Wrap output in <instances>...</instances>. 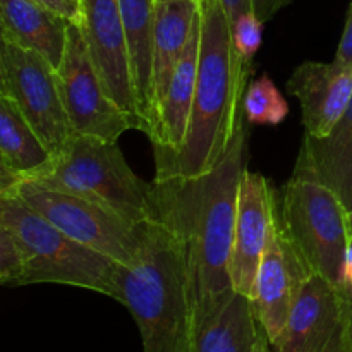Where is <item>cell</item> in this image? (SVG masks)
Segmentation results:
<instances>
[{"label": "cell", "mask_w": 352, "mask_h": 352, "mask_svg": "<svg viewBox=\"0 0 352 352\" xmlns=\"http://www.w3.org/2000/svg\"><path fill=\"white\" fill-rule=\"evenodd\" d=\"M248 124L243 112L229 150L210 172L155 181L160 220L184 248L198 333L236 294L232 250L239 184L248 168Z\"/></svg>", "instance_id": "6da1fadb"}, {"label": "cell", "mask_w": 352, "mask_h": 352, "mask_svg": "<svg viewBox=\"0 0 352 352\" xmlns=\"http://www.w3.org/2000/svg\"><path fill=\"white\" fill-rule=\"evenodd\" d=\"M250 65L236 50L220 0H199V62L192 112L181 150L158 165L155 181L195 179L229 150L243 116Z\"/></svg>", "instance_id": "7a4b0ae2"}, {"label": "cell", "mask_w": 352, "mask_h": 352, "mask_svg": "<svg viewBox=\"0 0 352 352\" xmlns=\"http://www.w3.org/2000/svg\"><path fill=\"white\" fill-rule=\"evenodd\" d=\"M117 299L133 315L143 352H195L196 320L184 248L164 222L141 223L131 265H117Z\"/></svg>", "instance_id": "3957f363"}, {"label": "cell", "mask_w": 352, "mask_h": 352, "mask_svg": "<svg viewBox=\"0 0 352 352\" xmlns=\"http://www.w3.org/2000/svg\"><path fill=\"white\" fill-rule=\"evenodd\" d=\"M38 182L105 206L131 223L160 220L155 182L138 177L119 144L74 134Z\"/></svg>", "instance_id": "277c9868"}, {"label": "cell", "mask_w": 352, "mask_h": 352, "mask_svg": "<svg viewBox=\"0 0 352 352\" xmlns=\"http://www.w3.org/2000/svg\"><path fill=\"white\" fill-rule=\"evenodd\" d=\"M0 227L9 230L24 258L21 285L60 284L117 299V261L65 236L14 195H0Z\"/></svg>", "instance_id": "5b68a950"}, {"label": "cell", "mask_w": 352, "mask_h": 352, "mask_svg": "<svg viewBox=\"0 0 352 352\" xmlns=\"http://www.w3.org/2000/svg\"><path fill=\"white\" fill-rule=\"evenodd\" d=\"M278 215L309 270L342 284L352 236L351 213L339 196L318 179L294 172L282 189Z\"/></svg>", "instance_id": "8992f818"}, {"label": "cell", "mask_w": 352, "mask_h": 352, "mask_svg": "<svg viewBox=\"0 0 352 352\" xmlns=\"http://www.w3.org/2000/svg\"><path fill=\"white\" fill-rule=\"evenodd\" d=\"M3 195L17 196L65 236L117 263L131 265L140 251L141 223L127 222L98 203L31 181Z\"/></svg>", "instance_id": "52a82bcc"}, {"label": "cell", "mask_w": 352, "mask_h": 352, "mask_svg": "<svg viewBox=\"0 0 352 352\" xmlns=\"http://www.w3.org/2000/svg\"><path fill=\"white\" fill-rule=\"evenodd\" d=\"M0 95L17 107L54 155L74 136L62 102L57 69L36 52L2 40Z\"/></svg>", "instance_id": "ba28073f"}, {"label": "cell", "mask_w": 352, "mask_h": 352, "mask_svg": "<svg viewBox=\"0 0 352 352\" xmlns=\"http://www.w3.org/2000/svg\"><path fill=\"white\" fill-rule=\"evenodd\" d=\"M62 102L74 134L113 141L141 122L120 109L107 93L86 45L85 33L76 23L69 28L67 47L57 69Z\"/></svg>", "instance_id": "9c48e42d"}, {"label": "cell", "mask_w": 352, "mask_h": 352, "mask_svg": "<svg viewBox=\"0 0 352 352\" xmlns=\"http://www.w3.org/2000/svg\"><path fill=\"white\" fill-rule=\"evenodd\" d=\"M311 274L298 248L285 232L278 206L275 205L267 246L251 294L254 315L270 344L284 332L296 298Z\"/></svg>", "instance_id": "30bf717a"}, {"label": "cell", "mask_w": 352, "mask_h": 352, "mask_svg": "<svg viewBox=\"0 0 352 352\" xmlns=\"http://www.w3.org/2000/svg\"><path fill=\"white\" fill-rule=\"evenodd\" d=\"M81 10L79 26L107 93L120 109L141 122L119 0H81Z\"/></svg>", "instance_id": "8fae6325"}, {"label": "cell", "mask_w": 352, "mask_h": 352, "mask_svg": "<svg viewBox=\"0 0 352 352\" xmlns=\"http://www.w3.org/2000/svg\"><path fill=\"white\" fill-rule=\"evenodd\" d=\"M344 337V309L339 285L311 274L296 298L274 352H325Z\"/></svg>", "instance_id": "7c38bea8"}, {"label": "cell", "mask_w": 352, "mask_h": 352, "mask_svg": "<svg viewBox=\"0 0 352 352\" xmlns=\"http://www.w3.org/2000/svg\"><path fill=\"white\" fill-rule=\"evenodd\" d=\"M287 91L299 100L306 136H330L346 113L352 96V65L305 60L287 81Z\"/></svg>", "instance_id": "4fadbf2b"}, {"label": "cell", "mask_w": 352, "mask_h": 352, "mask_svg": "<svg viewBox=\"0 0 352 352\" xmlns=\"http://www.w3.org/2000/svg\"><path fill=\"white\" fill-rule=\"evenodd\" d=\"M275 212V192L256 172L244 170L237 198L236 232L232 250V284L237 294H253L254 278L267 246Z\"/></svg>", "instance_id": "5bb4252c"}, {"label": "cell", "mask_w": 352, "mask_h": 352, "mask_svg": "<svg viewBox=\"0 0 352 352\" xmlns=\"http://www.w3.org/2000/svg\"><path fill=\"white\" fill-rule=\"evenodd\" d=\"M199 62V14L196 19L188 45L177 62L167 95L158 112V122L155 134L150 138L155 150V162L165 164L177 155L186 140L189 119L195 100L196 78Z\"/></svg>", "instance_id": "9a60e30c"}, {"label": "cell", "mask_w": 352, "mask_h": 352, "mask_svg": "<svg viewBox=\"0 0 352 352\" xmlns=\"http://www.w3.org/2000/svg\"><path fill=\"white\" fill-rule=\"evenodd\" d=\"M54 158L17 107L0 95V195L43 177Z\"/></svg>", "instance_id": "2e32d148"}, {"label": "cell", "mask_w": 352, "mask_h": 352, "mask_svg": "<svg viewBox=\"0 0 352 352\" xmlns=\"http://www.w3.org/2000/svg\"><path fill=\"white\" fill-rule=\"evenodd\" d=\"M71 21L34 0H0V40L62 64Z\"/></svg>", "instance_id": "e0dca14e"}, {"label": "cell", "mask_w": 352, "mask_h": 352, "mask_svg": "<svg viewBox=\"0 0 352 352\" xmlns=\"http://www.w3.org/2000/svg\"><path fill=\"white\" fill-rule=\"evenodd\" d=\"M199 14V0H170L155 3L153 30V129L167 95L177 62L188 45Z\"/></svg>", "instance_id": "ac0fdd59"}, {"label": "cell", "mask_w": 352, "mask_h": 352, "mask_svg": "<svg viewBox=\"0 0 352 352\" xmlns=\"http://www.w3.org/2000/svg\"><path fill=\"white\" fill-rule=\"evenodd\" d=\"M294 172L329 186L352 213V96L346 113L327 138L305 134Z\"/></svg>", "instance_id": "d6986e66"}, {"label": "cell", "mask_w": 352, "mask_h": 352, "mask_svg": "<svg viewBox=\"0 0 352 352\" xmlns=\"http://www.w3.org/2000/svg\"><path fill=\"white\" fill-rule=\"evenodd\" d=\"M157 0H119L120 17L129 47L138 116L143 133L153 129V30Z\"/></svg>", "instance_id": "ffe728a7"}, {"label": "cell", "mask_w": 352, "mask_h": 352, "mask_svg": "<svg viewBox=\"0 0 352 352\" xmlns=\"http://www.w3.org/2000/svg\"><path fill=\"white\" fill-rule=\"evenodd\" d=\"M258 330L253 301L236 292L226 308L199 330L195 352H253Z\"/></svg>", "instance_id": "44dd1931"}, {"label": "cell", "mask_w": 352, "mask_h": 352, "mask_svg": "<svg viewBox=\"0 0 352 352\" xmlns=\"http://www.w3.org/2000/svg\"><path fill=\"white\" fill-rule=\"evenodd\" d=\"M243 109L251 126H278L289 116V105L268 74L248 85Z\"/></svg>", "instance_id": "7402d4cb"}, {"label": "cell", "mask_w": 352, "mask_h": 352, "mask_svg": "<svg viewBox=\"0 0 352 352\" xmlns=\"http://www.w3.org/2000/svg\"><path fill=\"white\" fill-rule=\"evenodd\" d=\"M263 21L251 10L243 14L234 24H230L232 30L234 45L243 60L251 65V60L256 55L258 48L261 47V34H263Z\"/></svg>", "instance_id": "603a6c76"}, {"label": "cell", "mask_w": 352, "mask_h": 352, "mask_svg": "<svg viewBox=\"0 0 352 352\" xmlns=\"http://www.w3.org/2000/svg\"><path fill=\"white\" fill-rule=\"evenodd\" d=\"M24 272V258L12 234L0 227V282L9 287H19Z\"/></svg>", "instance_id": "cb8c5ba5"}, {"label": "cell", "mask_w": 352, "mask_h": 352, "mask_svg": "<svg viewBox=\"0 0 352 352\" xmlns=\"http://www.w3.org/2000/svg\"><path fill=\"white\" fill-rule=\"evenodd\" d=\"M34 2L41 3V6L47 7V9L60 14L62 17L69 19L71 23H81V0H34Z\"/></svg>", "instance_id": "d4e9b609"}, {"label": "cell", "mask_w": 352, "mask_h": 352, "mask_svg": "<svg viewBox=\"0 0 352 352\" xmlns=\"http://www.w3.org/2000/svg\"><path fill=\"white\" fill-rule=\"evenodd\" d=\"M339 287L344 309V342H346V352H352V282Z\"/></svg>", "instance_id": "484cf974"}, {"label": "cell", "mask_w": 352, "mask_h": 352, "mask_svg": "<svg viewBox=\"0 0 352 352\" xmlns=\"http://www.w3.org/2000/svg\"><path fill=\"white\" fill-rule=\"evenodd\" d=\"M336 60L352 65V0L349 10H347V19L346 26H344L342 38L339 41V47H337Z\"/></svg>", "instance_id": "4316f807"}, {"label": "cell", "mask_w": 352, "mask_h": 352, "mask_svg": "<svg viewBox=\"0 0 352 352\" xmlns=\"http://www.w3.org/2000/svg\"><path fill=\"white\" fill-rule=\"evenodd\" d=\"M291 2L292 0H253V10L263 23H267Z\"/></svg>", "instance_id": "83f0119b"}, {"label": "cell", "mask_w": 352, "mask_h": 352, "mask_svg": "<svg viewBox=\"0 0 352 352\" xmlns=\"http://www.w3.org/2000/svg\"><path fill=\"white\" fill-rule=\"evenodd\" d=\"M220 2H222L223 9H226V14L227 17H229L230 24L236 23L243 14L253 10V0H220Z\"/></svg>", "instance_id": "f1b7e54d"}, {"label": "cell", "mask_w": 352, "mask_h": 352, "mask_svg": "<svg viewBox=\"0 0 352 352\" xmlns=\"http://www.w3.org/2000/svg\"><path fill=\"white\" fill-rule=\"evenodd\" d=\"M253 352H274V349H272L270 340H268L267 333H265V330L261 329V325H260V330H258L256 344H254V351Z\"/></svg>", "instance_id": "f546056e"}, {"label": "cell", "mask_w": 352, "mask_h": 352, "mask_svg": "<svg viewBox=\"0 0 352 352\" xmlns=\"http://www.w3.org/2000/svg\"><path fill=\"white\" fill-rule=\"evenodd\" d=\"M325 352H346V342H344V337L340 340H337V342Z\"/></svg>", "instance_id": "4dcf8cb0"}, {"label": "cell", "mask_w": 352, "mask_h": 352, "mask_svg": "<svg viewBox=\"0 0 352 352\" xmlns=\"http://www.w3.org/2000/svg\"><path fill=\"white\" fill-rule=\"evenodd\" d=\"M351 236H352V213H351Z\"/></svg>", "instance_id": "1f68e13d"}, {"label": "cell", "mask_w": 352, "mask_h": 352, "mask_svg": "<svg viewBox=\"0 0 352 352\" xmlns=\"http://www.w3.org/2000/svg\"><path fill=\"white\" fill-rule=\"evenodd\" d=\"M157 2H170V0H157Z\"/></svg>", "instance_id": "d6a6232c"}]
</instances>
